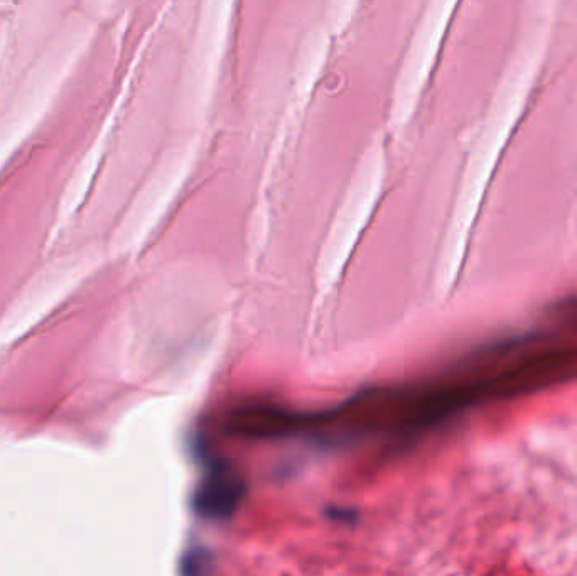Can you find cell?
I'll list each match as a JSON object with an SVG mask.
<instances>
[{
    "mask_svg": "<svg viewBox=\"0 0 577 576\" xmlns=\"http://www.w3.org/2000/svg\"><path fill=\"white\" fill-rule=\"evenodd\" d=\"M245 494L247 484L232 463L206 458V472L196 487L193 509L205 519L222 521L233 516Z\"/></svg>",
    "mask_w": 577,
    "mask_h": 576,
    "instance_id": "obj_2",
    "label": "cell"
},
{
    "mask_svg": "<svg viewBox=\"0 0 577 576\" xmlns=\"http://www.w3.org/2000/svg\"><path fill=\"white\" fill-rule=\"evenodd\" d=\"M353 0H228L208 127L281 141Z\"/></svg>",
    "mask_w": 577,
    "mask_h": 576,
    "instance_id": "obj_1",
    "label": "cell"
}]
</instances>
